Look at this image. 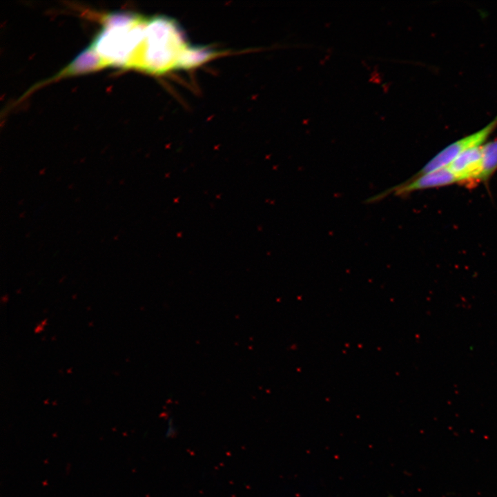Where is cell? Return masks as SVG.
<instances>
[{
	"instance_id": "5",
	"label": "cell",
	"mask_w": 497,
	"mask_h": 497,
	"mask_svg": "<svg viewBox=\"0 0 497 497\" xmlns=\"http://www.w3.org/2000/svg\"><path fill=\"white\" fill-rule=\"evenodd\" d=\"M483 173L481 182H487L497 170V139L482 146Z\"/></svg>"
},
{
	"instance_id": "6",
	"label": "cell",
	"mask_w": 497,
	"mask_h": 497,
	"mask_svg": "<svg viewBox=\"0 0 497 497\" xmlns=\"http://www.w3.org/2000/svg\"><path fill=\"white\" fill-rule=\"evenodd\" d=\"M176 433V431L175 429L173 421L170 418L168 420V426L167 431L166 432V436L168 438H170V437L173 436L174 435V433Z\"/></svg>"
},
{
	"instance_id": "1",
	"label": "cell",
	"mask_w": 497,
	"mask_h": 497,
	"mask_svg": "<svg viewBox=\"0 0 497 497\" xmlns=\"http://www.w3.org/2000/svg\"><path fill=\"white\" fill-rule=\"evenodd\" d=\"M497 128V115L479 130L459 139L449 144L434 156L413 177H418L447 167L458 155L469 150L483 145L487 139Z\"/></svg>"
},
{
	"instance_id": "4",
	"label": "cell",
	"mask_w": 497,
	"mask_h": 497,
	"mask_svg": "<svg viewBox=\"0 0 497 497\" xmlns=\"http://www.w3.org/2000/svg\"><path fill=\"white\" fill-rule=\"evenodd\" d=\"M106 68L103 61L97 53L88 46L79 54L66 68L52 79L94 72Z\"/></svg>"
},
{
	"instance_id": "7",
	"label": "cell",
	"mask_w": 497,
	"mask_h": 497,
	"mask_svg": "<svg viewBox=\"0 0 497 497\" xmlns=\"http://www.w3.org/2000/svg\"><path fill=\"white\" fill-rule=\"evenodd\" d=\"M387 497H394V496H392V495H389V496H387Z\"/></svg>"
},
{
	"instance_id": "3",
	"label": "cell",
	"mask_w": 497,
	"mask_h": 497,
	"mask_svg": "<svg viewBox=\"0 0 497 497\" xmlns=\"http://www.w3.org/2000/svg\"><path fill=\"white\" fill-rule=\"evenodd\" d=\"M447 168L458 183L475 184L481 182L483 173L482 146L458 155Z\"/></svg>"
},
{
	"instance_id": "2",
	"label": "cell",
	"mask_w": 497,
	"mask_h": 497,
	"mask_svg": "<svg viewBox=\"0 0 497 497\" xmlns=\"http://www.w3.org/2000/svg\"><path fill=\"white\" fill-rule=\"evenodd\" d=\"M457 182L454 175L445 167L418 177L413 176L407 181L371 197L367 202H375L392 193L396 196H405L414 191L442 187Z\"/></svg>"
}]
</instances>
